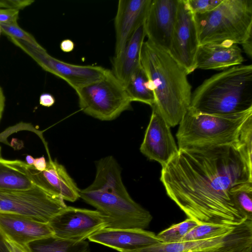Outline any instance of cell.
<instances>
[{
  "instance_id": "8fae6325",
  "label": "cell",
  "mask_w": 252,
  "mask_h": 252,
  "mask_svg": "<svg viewBox=\"0 0 252 252\" xmlns=\"http://www.w3.org/2000/svg\"><path fill=\"white\" fill-rule=\"evenodd\" d=\"M53 235L63 239L81 241L107 227L103 215L97 210L66 206L49 221Z\"/></svg>"
},
{
  "instance_id": "74e56055",
  "label": "cell",
  "mask_w": 252,
  "mask_h": 252,
  "mask_svg": "<svg viewBox=\"0 0 252 252\" xmlns=\"http://www.w3.org/2000/svg\"><path fill=\"white\" fill-rule=\"evenodd\" d=\"M247 248H234V249L222 248V249L216 250L198 251V252H243Z\"/></svg>"
},
{
  "instance_id": "52a82bcc",
  "label": "cell",
  "mask_w": 252,
  "mask_h": 252,
  "mask_svg": "<svg viewBox=\"0 0 252 252\" xmlns=\"http://www.w3.org/2000/svg\"><path fill=\"white\" fill-rule=\"evenodd\" d=\"M75 91L81 111L101 121L113 120L131 108L125 87L110 69L102 79Z\"/></svg>"
},
{
  "instance_id": "ffe728a7",
  "label": "cell",
  "mask_w": 252,
  "mask_h": 252,
  "mask_svg": "<svg viewBox=\"0 0 252 252\" xmlns=\"http://www.w3.org/2000/svg\"><path fill=\"white\" fill-rule=\"evenodd\" d=\"M145 37L143 24L135 30L120 52L113 58L111 71L124 87L141 65V51Z\"/></svg>"
},
{
  "instance_id": "8992f818",
  "label": "cell",
  "mask_w": 252,
  "mask_h": 252,
  "mask_svg": "<svg viewBox=\"0 0 252 252\" xmlns=\"http://www.w3.org/2000/svg\"><path fill=\"white\" fill-rule=\"evenodd\" d=\"M80 198L104 217L107 227L145 229L152 220L150 212L136 202L128 192L92 189H80Z\"/></svg>"
},
{
  "instance_id": "7bdbcfd3",
  "label": "cell",
  "mask_w": 252,
  "mask_h": 252,
  "mask_svg": "<svg viewBox=\"0 0 252 252\" xmlns=\"http://www.w3.org/2000/svg\"><path fill=\"white\" fill-rule=\"evenodd\" d=\"M1 33V29H0V35Z\"/></svg>"
},
{
  "instance_id": "9a60e30c",
  "label": "cell",
  "mask_w": 252,
  "mask_h": 252,
  "mask_svg": "<svg viewBox=\"0 0 252 252\" xmlns=\"http://www.w3.org/2000/svg\"><path fill=\"white\" fill-rule=\"evenodd\" d=\"M88 239L120 252L131 251L160 242L154 232L137 228H105L94 233Z\"/></svg>"
},
{
  "instance_id": "603a6c76",
  "label": "cell",
  "mask_w": 252,
  "mask_h": 252,
  "mask_svg": "<svg viewBox=\"0 0 252 252\" xmlns=\"http://www.w3.org/2000/svg\"><path fill=\"white\" fill-rule=\"evenodd\" d=\"M30 252H89L87 241H74L54 235L32 241L26 245Z\"/></svg>"
},
{
  "instance_id": "5b68a950",
  "label": "cell",
  "mask_w": 252,
  "mask_h": 252,
  "mask_svg": "<svg viewBox=\"0 0 252 252\" xmlns=\"http://www.w3.org/2000/svg\"><path fill=\"white\" fill-rule=\"evenodd\" d=\"M252 115V109L222 115L198 113L189 109L179 124L176 134L178 149L237 144L242 126Z\"/></svg>"
},
{
  "instance_id": "30bf717a",
  "label": "cell",
  "mask_w": 252,
  "mask_h": 252,
  "mask_svg": "<svg viewBox=\"0 0 252 252\" xmlns=\"http://www.w3.org/2000/svg\"><path fill=\"white\" fill-rule=\"evenodd\" d=\"M199 46L194 14L187 0H179L169 53L188 75L196 69L195 59Z\"/></svg>"
},
{
  "instance_id": "83f0119b",
  "label": "cell",
  "mask_w": 252,
  "mask_h": 252,
  "mask_svg": "<svg viewBox=\"0 0 252 252\" xmlns=\"http://www.w3.org/2000/svg\"><path fill=\"white\" fill-rule=\"evenodd\" d=\"M238 145L252 164V115L247 119L240 129Z\"/></svg>"
},
{
  "instance_id": "e575fe53",
  "label": "cell",
  "mask_w": 252,
  "mask_h": 252,
  "mask_svg": "<svg viewBox=\"0 0 252 252\" xmlns=\"http://www.w3.org/2000/svg\"><path fill=\"white\" fill-rule=\"evenodd\" d=\"M60 48L63 52H71L74 48V43L69 39H64L60 43Z\"/></svg>"
},
{
  "instance_id": "ba28073f",
  "label": "cell",
  "mask_w": 252,
  "mask_h": 252,
  "mask_svg": "<svg viewBox=\"0 0 252 252\" xmlns=\"http://www.w3.org/2000/svg\"><path fill=\"white\" fill-rule=\"evenodd\" d=\"M67 205L60 196L35 186L24 190H0V212L23 215L48 223Z\"/></svg>"
},
{
  "instance_id": "6da1fadb",
  "label": "cell",
  "mask_w": 252,
  "mask_h": 252,
  "mask_svg": "<svg viewBox=\"0 0 252 252\" xmlns=\"http://www.w3.org/2000/svg\"><path fill=\"white\" fill-rule=\"evenodd\" d=\"M167 195L198 224L238 226L247 219L236 207L232 189L252 182V164L235 144L179 149L162 166Z\"/></svg>"
},
{
  "instance_id": "60d3db41",
  "label": "cell",
  "mask_w": 252,
  "mask_h": 252,
  "mask_svg": "<svg viewBox=\"0 0 252 252\" xmlns=\"http://www.w3.org/2000/svg\"><path fill=\"white\" fill-rule=\"evenodd\" d=\"M27 163L31 166H33L34 158L31 155H27L26 158Z\"/></svg>"
},
{
  "instance_id": "b9f144b4",
  "label": "cell",
  "mask_w": 252,
  "mask_h": 252,
  "mask_svg": "<svg viewBox=\"0 0 252 252\" xmlns=\"http://www.w3.org/2000/svg\"><path fill=\"white\" fill-rule=\"evenodd\" d=\"M243 252H252V246L247 248Z\"/></svg>"
},
{
  "instance_id": "44dd1931",
  "label": "cell",
  "mask_w": 252,
  "mask_h": 252,
  "mask_svg": "<svg viewBox=\"0 0 252 252\" xmlns=\"http://www.w3.org/2000/svg\"><path fill=\"white\" fill-rule=\"evenodd\" d=\"M45 188L64 200L74 202L80 198V189L65 167L56 160L50 159L45 170L39 171Z\"/></svg>"
},
{
  "instance_id": "3957f363",
  "label": "cell",
  "mask_w": 252,
  "mask_h": 252,
  "mask_svg": "<svg viewBox=\"0 0 252 252\" xmlns=\"http://www.w3.org/2000/svg\"><path fill=\"white\" fill-rule=\"evenodd\" d=\"M252 109V65L241 64L215 74L193 93L189 109L228 115Z\"/></svg>"
},
{
  "instance_id": "f1b7e54d",
  "label": "cell",
  "mask_w": 252,
  "mask_h": 252,
  "mask_svg": "<svg viewBox=\"0 0 252 252\" xmlns=\"http://www.w3.org/2000/svg\"><path fill=\"white\" fill-rule=\"evenodd\" d=\"M0 28L1 32L8 38L23 40L37 48L42 47L31 34L20 28L18 24H0Z\"/></svg>"
},
{
  "instance_id": "7a4b0ae2",
  "label": "cell",
  "mask_w": 252,
  "mask_h": 252,
  "mask_svg": "<svg viewBox=\"0 0 252 252\" xmlns=\"http://www.w3.org/2000/svg\"><path fill=\"white\" fill-rule=\"evenodd\" d=\"M140 62L154 94L153 106L170 127L176 126L191 102V86L186 70L169 52L147 40L142 47Z\"/></svg>"
},
{
  "instance_id": "d590c367",
  "label": "cell",
  "mask_w": 252,
  "mask_h": 252,
  "mask_svg": "<svg viewBox=\"0 0 252 252\" xmlns=\"http://www.w3.org/2000/svg\"><path fill=\"white\" fill-rule=\"evenodd\" d=\"M33 166L38 171L42 172L45 170L47 166V162L43 156L40 158H34Z\"/></svg>"
},
{
  "instance_id": "484cf974",
  "label": "cell",
  "mask_w": 252,
  "mask_h": 252,
  "mask_svg": "<svg viewBox=\"0 0 252 252\" xmlns=\"http://www.w3.org/2000/svg\"><path fill=\"white\" fill-rule=\"evenodd\" d=\"M234 202L244 218L252 221V182L235 187L232 191Z\"/></svg>"
},
{
  "instance_id": "4316f807",
  "label": "cell",
  "mask_w": 252,
  "mask_h": 252,
  "mask_svg": "<svg viewBox=\"0 0 252 252\" xmlns=\"http://www.w3.org/2000/svg\"><path fill=\"white\" fill-rule=\"evenodd\" d=\"M194 220L187 218L184 221L172 224L158 233L157 236L160 242L172 243L181 242L183 237L197 225Z\"/></svg>"
},
{
  "instance_id": "cb8c5ba5",
  "label": "cell",
  "mask_w": 252,
  "mask_h": 252,
  "mask_svg": "<svg viewBox=\"0 0 252 252\" xmlns=\"http://www.w3.org/2000/svg\"><path fill=\"white\" fill-rule=\"evenodd\" d=\"M125 88L132 102H141L151 107L155 104L154 94L141 64L131 75Z\"/></svg>"
},
{
  "instance_id": "ee69618b",
  "label": "cell",
  "mask_w": 252,
  "mask_h": 252,
  "mask_svg": "<svg viewBox=\"0 0 252 252\" xmlns=\"http://www.w3.org/2000/svg\"><path fill=\"white\" fill-rule=\"evenodd\" d=\"M0 151H1V148L0 147V157H1V156H0V155H1V154H0Z\"/></svg>"
},
{
  "instance_id": "f35d334b",
  "label": "cell",
  "mask_w": 252,
  "mask_h": 252,
  "mask_svg": "<svg viewBox=\"0 0 252 252\" xmlns=\"http://www.w3.org/2000/svg\"><path fill=\"white\" fill-rule=\"evenodd\" d=\"M0 252H10L8 247L6 240L0 231Z\"/></svg>"
},
{
  "instance_id": "9c48e42d",
  "label": "cell",
  "mask_w": 252,
  "mask_h": 252,
  "mask_svg": "<svg viewBox=\"0 0 252 252\" xmlns=\"http://www.w3.org/2000/svg\"><path fill=\"white\" fill-rule=\"evenodd\" d=\"M8 39L44 70L65 81L75 91L102 79L109 70L100 66L67 63L51 56L43 47L37 48L21 40Z\"/></svg>"
},
{
  "instance_id": "1f68e13d",
  "label": "cell",
  "mask_w": 252,
  "mask_h": 252,
  "mask_svg": "<svg viewBox=\"0 0 252 252\" xmlns=\"http://www.w3.org/2000/svg\"><path fill=\"white\" fill-rule=\"evenodd\" d=\"M32 0H0V8L15 9L20 11L30 5Z\"/></svg>"
},
{
  "instance_id": "277c9868",
  "label": "cell",
  "mask_w": 252,
  "mask_h": 252,
  "mask_svg": "<svg viewBox=\"0 0 252 252\" xmlns=\"http://www.w3.org/2000/svg\"><path fill=\"white\" fill-rule=\"evenodd\" d=\"M199 45L252 38V0H222L214 10L194 14Z\"/></svg>"
},
{
  "instance_id": "7c38bea8",
  "label": "cell",
  "mask_w": 252,
  "mask_h": 252,
  "mask_svg": "<svg viewBox=\"0 0 252 252\" xmlns=\"http://www.w3.org/2000/svg\"><path fill=\"white\" fill-rule=\"evenodd\" d=\"M252 246V221L246 220L231 232L211 238L172 243H158L126 252H195Z\"/></svg>"
},
{
  "instance_id": "d6a6232c",
  "label": "cell",
  "mask_w": 252,
  "mask_h": 252,
  "mask_svg": "<svg viewBox=\"0 0 252 252\" xmlns=\"http://www.w3.org/2000/svg\"><path fill=\"white\" fill-rule=\"evenodd\" d=\"M55 102V99L53 95L49 93L42 94L39 96V103L45 107H51Z\"/></svg>"
},
{
  "instance_id": "e0dca14e",
  "label": "cell",
  "mask_w": 252,
  "mask_h": 252,
  "mask_svg": "<svg viewBox=\"0 0 252 252\" xmlns=\"http://www.w3.org/2000/svg\"><path fill=\"white\" fill-rule=\"evenodd\" d=\"M150 0H119L114 19L115 55L123 49L135 30L144 24Z\"/></svg>"
},
{
  "instance_id": "4fadbf2b",
  "label": "cell",
  "mask_w": 252,
  "mask_h": 252,
  "mask_svg": "<svg viewBox=\"0 0 252 252\" xmlns=\"http://www.w3.org/2000/svg\"><path fill=\"white\" fill-rule=\"evenodd\" d=\"M179 0H150L144 29L147 41L169 52Z\"/></svg>"
},
{
  "instance_id": "2e32d148",
  "label": "cell",
  "mask_w": 252,
  "mask_h": 252,
  "mask_svg": "<svg viewBox=\"0 0 252 252\" xmlns=\"http://www.w3.org/2000/svg\"><path fill=\"white\" fill-rule=\"evenodd\" d=\"M0 231L6 239L22 246L53 235L48 223L4 212H0Z\"/></svg>"
},
{
  "instance_id": "d6986e66",
  "label": "cell",
  "mask_w": 252,
  "mask_h": 252,
  "mask_svg": "<svg viewBox=\"0 0 252 252\" xmlns=\"http://www.w3.org/2000/svg\"><path fill=\"white\" fill-rule=\"evenodd\" d=\"M39 172L33 166L21 160L0 157V190H24L35 186L46 189Z\"/></svg>"
},
{
  "instance_id": "d4e9b609",
  "label": "cell",
  "mask_w": 252,
  "mask_h": 252,
  "mask_svg": "<svg viewBox=\"0 0 252 252\" xmlns=\"http://www.w3.org/2000/svg\"><path fill=\"white\" fill-rule=\"evenodd\" d=\"M238 226L213 223L198 224L188 232L181 242L200 240L220 236L231 232Z\"/></svg>"
},
{
  "instance_id": "4dcf8cb0",
  "label": "cell",
  "mask_w": 252,
  "mask_h": 252,
  "mask_svg": "<svg viewBox=\"0 0 252 252\" xmlns=\"http://www.w3.org/2000/svg\"><path fill=\"white\" fill-rule=\"evenodd\" d=\"M19 14L18 10L0 8V24H18Z\"/></svg>"
},
{
  "instance_id": "5bb4252c",
  "label": "cell",
  "mask_w": 252,
  "mask_h": 252,
  "mask_svg": "<svg viewBox=\"0 0 252 252\" xmlns=\"http://www.w3.org/2000/svg\"><path fill=\"white\" fill-rule=\"evenodd\" d=\"M149 125L145 131L140 152L151 160L166 164L178 153V148L172 136L170 127L153 106Z\"/></svg>"
},
{
  "instance_id": "f546056e",
  "label": "cell",
  "mask_w": 252,
  "mask_h": 252,
  "mask_svg": "<svg viewBox=\"0 0 252 252\" xmlns=\"http://www.w3.org/2000/svg\"><path fill=\"white\" fill-rule=\"evenodd\" d=\"M192 11L195 14L209 12L216 8L222 0H187Z\"/></svg>"
},
{
  "instance_id": "ab89813d",
  "label": "cell",
  "mask_w": 252,
  "mask_h": 252,
  "mask_svg": "<svg viewBox=\"0 0 252 252\" xmlns=\"http://www.w3.org/2000/svg\"><path fill=\"white\" fill-rule=\"evenodd\" d=\"M5 96L1 87H0V120L4 108Z\"/></svg>"
},
{
  "instance_id": "ac0fdd59",
  "label": "cell",
  "mask_w": 252,
  "mask_h": 252,
  "mask_svg": "<svg viewBox=\"0 0 252 252\" xmlns=\"http://www.w3.org/2000/svg\"><path fill=\"white\" fill-rule=\"evenodd\" d=\"M241 49L231 41L199 45L195 59V69L224 70L242 64Z\"/></svg>"
},
{
  "instance_id": "8d00e7d4",
  "label": "cell",
  "mask_w": 252,
  "mask_h": 252,
  "mask_svg": "<svg viewBox=\"0 0 252 252\" xmlns=\"http://www.w3.org/2000/svg\"><path fill=\"white\" fill-rule=\"evenodd\" d=\"M241 45L245 53L251 59L252 56V38L246 40Z\"/></svg>"
},
{
  "instance_id": "7402d4cb",
  "label": "cell",
  "mask_w": 252,
  "mask_h": 252,
  "mask_svg": "<svg viewBox=\"0 0 252 252\" xmlns=\"http://www.w3.org/2000/svg\"><path fill=\"white\" fill-rule=\"evenodd\" d=\"M88 187L94 189L128 192L122 181L120 167L111 156L97 161L95 178Z\"/></svg>"
},
{
  "instance_id": "836d02e7",
  "label": "cell",
  "mask_w": 252,
  "mask_h": 252,
  "mask_svg": "<svg viewBox=\"0 0 252 252\" xmlns=\"http://www.w3.org/2000/svg\"><path fill=\"white\" fill-rule=\"evenodd\" d=\"M6 240L10 252H30L26 246H22L6 239Z\"/></svg>"
}]
</instances>
